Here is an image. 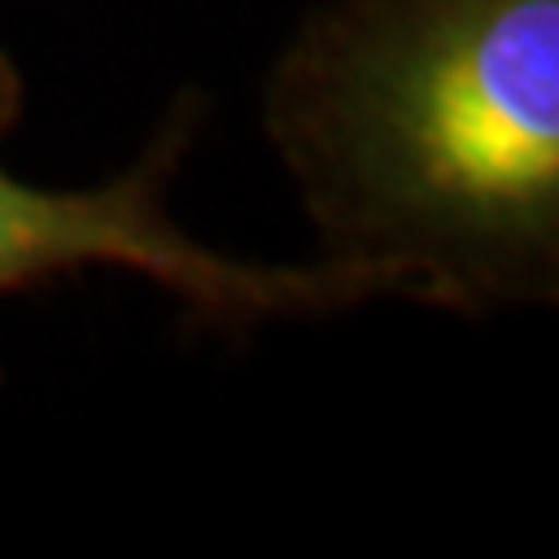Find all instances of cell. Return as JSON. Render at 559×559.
Returning <instances> with one entry per match:
<instances>
[{"label": "cell", "instance_id": "obj_1", "mask_svg": "<svg viewBox=\"0 0 559 559\" xmlns=\"http://www.w3.org/2000/svg\"><path fill=\"white\" fill-rule=\"evenodd\" d=\"M326 261L457 318L559 299V0H326L261 90Z\"/></svg>", "mask_w": 559, "mask_h": 559}, {"label": "cell", "instance_id": "obj_2", "mask_svg": "<svg viewBox=\"0 0 559 559\" xmlns=\"http://www.w3.org/2000/svg\"><path fill=\"white\" fill-rule=\"evenodd\" d=\"M24 70L0 47V140L24 117ZM205 121V98L182 94L164 127L117 178L98 187H33L0 164V299L57 285L80 271H135L182 304L197 326L248 336L289 318H326L388 299L378 275L345 261L266 266L197 242L173 219V182ZM5 388V373H0Z\"/></svg>", "mask_w": 559, "mask_h": 559}]
</instances>
